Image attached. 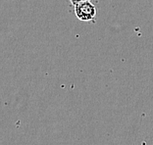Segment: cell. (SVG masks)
I'll return each mask as SVG.
<instances>
[{
    "instance_id": "7a4b0ae2",
    "label": "cell",
    "mask_w": 153,
    "mask_h": 145,
    "mask_svg": "<svg viewBox=\"0 0 153 145\" xmlns=\"http://www.w3.org/2000/svg\"><path fill=\"white\" fill-rule=\"evenodd\" d=\"M71 3L73 5H76V4H79V3H81V2H83V1H90V0H70Z\"/></svg>"
},
{
    "instance_id": "6da1fadb",
    "label": "cell",
    "mask_w": 153,
    "mask_h": 145,
    "mask_svg": "<svg viewBox=\"0 0 153 145\" xmlns=\"http://www.w3.org/2000/svg\"><path fill=\"white\" fill-rule=\"evenodd\" d=\"M76 18L83 22H94L96 19V7L90 1H83L75 5Z\"/></svg>"
}]
</instances>
